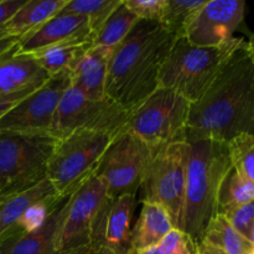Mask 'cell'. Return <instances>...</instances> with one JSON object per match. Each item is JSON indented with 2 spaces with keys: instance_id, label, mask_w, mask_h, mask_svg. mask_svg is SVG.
<instances>
[{
  "instance_id": "1",
  "label": "cell",
  "mask_w": 254,
  "mask_h": 254,
  "mask_svg": "<svg viewBox=\"0 0 254 254\" xmlns=\"http://www.w3.org/2000/svg\"><path fill=\"white\" fill-rule=\"evenodd\" d=\"M254 135V62L246 41L231 55L207 91L191 104L185 141L228 143Z\"/></svg>"
},
{
  "instance_id": "2",
  "label": "cell",
  "mask_w": 254,
  "mask_h": 254,
  "mask_svg": "<svg viewBox=\"0 0 254 254\" xmlns=\"http://www.w3.org/2000/svg\"><path fill=\"white\" fill-rule=\"evenodd\" d=\"M176 37L159 22L139 20L113 50L106 96L131 112L159 87V74Z\"/></svg>"
},
{
  "instance_id": "3",
  "label": "cell",
  "mask_w": 254,
  "mask_h": 254,
  "mask_svg": "<svg viewBox=\"0 0 254 254\" xmlns=\"http://www.w3.org/2000/svg\"><path fill=\"white\" fill-rule=\"evenodd\" d=\"M185 144L186 181L180 230L200 243L217 216L218 193L232 163L227 143L201 139Z\"/></svg>"
},
{
  "instance_id": "4",
  "label": "cell",
  "mask_w": 254,
  "mask_h": 254,
  "mask_svg": "<svg viewBox=\"0 0 254 254\" xmlns=\"http://www.w3.org/2000/svg\"><path fill=\"white\" fill-rule=\"evenodd\" d=\"M243 41L233 37L221 46L201 47L189 44L185 37H179L161 66L159 87L180 94L191 104L195 103Z\"/></svg>"
},
{
  "instance_id": "5",
  "label": "cell",
  "mask_w": 254,
  "mask_h": 254,
  "mask_svg": "<svg viewBox=\"0 0 254 254\" xmlns=\"http://www.w3.org/2000/svg\"><path fill=\"white\" fill-rule=\"evenodd\" d=\"M56 141L47 133L0 130V195L25 190L46 179Z\"/></svg>"
},
{
  "instance_id": "6",
  "label": "cell",
  "mask_w": 254,
  "mask_h": 254,
  "mask_svg": "<svg viewBox=\"0 0 254 254\" xmlns=\"http://www.w3.org/2000/svg\"><path fill=\"white\" fill-rule=\"evenodd\" d=\"M114 136L97 131H74L56 145L47 163L46 178L60 196L73 193L98 168Z\"/></svg>"
},
{
  "instance_id": "7",
  "label": "cell",
  "mask_w": 254,
  "mask_h": 254,
  "mask_svg": "<svg viewBox=\"0 0 254 254\" xmlns=\"http://www.w3.org/2000/svg\"><path fill=\"white\" fill-rule=\"evenodd\" d=\"M190 107L180 94L158 87L129 112L126 129L150 148L185 141Z\"/></svg>"
},
{
  "instance_id": "8",
  "label": "cell",
  "mask_w": 254,
  "mask_h": 254,
  "mask_svg": "<svg viewBox=\"0 0 254 254\" xmlns=\"http://www.w3.org/2000/svg\"><path fill=\"white\" fill-rule=\"evenodd\" d=\"M150 164L141 184V202L161 206L180 230L186 181V144L171 143L151 148Z\"/></svg>"
},
{
  "instance_id": "9",
  "label": "cell",
  "mask_w": 254,
  "mask_h": 254,
  "mask_svg": "<svg viewBox=\"0 0 254 254\" xmlns=\"http://www.w3.org/2000/svg\"><path fill=\"white\" fill-rule=\"evenodd\" d=\"M129 113L109 99H92L69 87L55 113L50 134L62 139L74 131H97L118 135L127 128Z\"/></svg>"
},
{
  "instance_id": "10",
  "label": "cell",
  "mask_w": 254,
  "mask_h": 254,
  "mask_svg": "<svg viewBox=\"0 0 254 254\" xmlns=\"http://www.w3.org/2000/svg\"><path fill=\"white\" fill-rule=\"evenodd\" d=\"M153 149L129 130L116 135L107 148L94 175L106 185L109 200L136 195L149 168Z\"/></svg>"
},
{
  "instance_id": "11",
  "label": "cell",
  "mask_w": 254,
  "mask_h": 254,
  "mask_svg": "<svg viewBox=\"0 0 254 254\" xmlns=\"http://www.w3.org/2000/svg\"><path fill=\"white\" fill-rule=\"evenodd\" d=\"M69 87L71 71L50 76L0 119V130L50 134L57 107Z\"/></svg>"
},
{
  "instance_id": "12",
  "label": "cell",
  "mask_w": 254,
  "mask_h": 254,
  "mask_svg": "<svg viewBox=\"0 0 254 254\" xmlns=\"http://www.w3.org/2000/svg\"><path fill=\"white\" fill-rule=\"evenodd\" d=\"M107 200L106 185L94 174L74 191L59 237L60 254L91 245L94 222Z\"/></svg>"
},
{
  "instance_id": "13",
  "label": "cell",
  "mask_w": 254,
  "mask_h": 254,
  "mask_svg": "<svg viewBox=\"0 0 254 254\" xmlns=\"http://www.w3.org/2000/svg\"><path fill=\"white\" fill-rule=\"evenodd\" d=\"M245 6L243 0H207L184 37L193 46L215 47L227 44L242 24Z\"/></svg>"
},
{
  "instance_id": "14",
  "label": "cell",
  "mask_w": 254,
  "mask_h": 254,
  "mask_svg": "<svg viewBox=\"0 0 254 254\" xmlns=\"http://www.w3.org/2000/svg\"><path fill=\"white\" fill-rule=\"evenodd\" d=\"M136 207V195L107 200L94 222L91 245L102 246L118 254L130 251L131 221Z\"/></svg>"
},
{
  "instance_id": "15",
  "label": "cell",
  "mask_w": 254,
  "mask_h": 254,
  "mask_svg": "<svg viewBox=\"0 0 254 254\" xmlns=\"http://www.w3.org/2000/svg\"><path fill=\"white\" fill-rule=\"evenodd\" d=\"M68 41H88L93 44V32L87 17L60 11L54 17L19 40V51L24 54L37 51Z\"/></svg>"
},
{
  "instance_id": "16",
  "label": "cell",
  "mask_w": 254,
  "mask_h": 254,
  "mask_svg": "<svg viewBox=\"0 0 254 254\" xmlns=\"http://www.w3.org/2000/svg\"><path fill=\"white\" fill-rule=\"evenodd\" d=\"M73 193L62 196L41 227L0 241V254H60L59 237Z\"/></svg>"
},
{
  "instance_id": "17",
  "label": "cell",
  "mask_w": 254,
  "mask_h": 254,
  "mask_svg": "<svg viewBox=\"0 0 254 254\" xmlns=\"http://www.w3.org/2000/svg\"><path fill=\"white\" fill-rule=\"evenodd\" d=\"M49 78L31 55L19 51L17 44L0 56V93L37 88Z\"/></svg>"
},
{
  "instance_id": "18",
  "label": "cell",
  "mask_w": 254,
  "mask_h": 254,
  "mask_svg": "<svg viewBox=\"0 0 254 254\" xmlns=\"http://www.w3.org/2000/svg\"><path fill=\"white\" fill-rule=\"evenodd\" d=\"M113 50L92 46L71 71V87L88 98H106V82Z\"/></svg>"
},
{
  "instance_id": "19",
  "label": "cell",
  "mask_w": 254,
  "mask_h": 254,
  "mask_svg": "<svg viewBox=\"0 0 254 254\" xmlns=\"http://www.w3.org/2000/svg\"><path fill=\"white\" fill-rule=\"evenodd\" d=\"M69 0H27L2 30L4 37L22 39L62 11Z\"/></svg>"
},
{
  "instance_id": "20",
  "label": "cell",
  "mask_w": 254,
  "mask_h": 254,
  "mask_svg": "<svg viewBox=\"0 0 254 254\" xmlns=\"http://www.w3.org/2000/svg\"><path fill=\"white\" fill-rule=\"evenodd\" d=\"M57 195L59 193L47 178L25 190L0 195V238L14 227L30 206Z\"/></svg>"
},
{
  "instance_id": "21",
  "label": "cell",
  "mask_w": 254,
  "mask_h": 254,
  "mask_svg": "<svg viewBox=\"0 0 254 254\" xmlns=\"http://www.w3.org/2000/svg\"><path fill=\"white\" fill-rule=\"evenodd\" d=\"M140 215L131 231L130 250H143L159 245L174 228L169 213L161 206L141 202Z\"/></svg>"
},
{
  "instance_id": "22",
  "label": "cell",
  "mask_w": 254,
  "mask_h": 254,
  "mask_svg": "<svg viewBox=\"0 0 254 254\" xmlns=\"http://www.w3.org/2000/svg\"><path fill=\"white\" fill-rule=\"evenodd\" d=\"M92 47L88 41H68L30 52L49 76L62 71H72L82 56Z\"/></svg>"
},
{
  "instance_id": "23",
  "label": "cell",
  "mask_w": 254,
  "mask_h": 254,
  "mask_svg": "<svg viewBox=\"0 0 254 254\" xmlns=\"http://www.w3.org/2000/svg\"><path fill=\"white\" fill-rule=\"evenodd\" d=\"M139 22L138 16L130 11L122 0L121 5L109 15L108 19L97 30L92 46L116 49Z\"/></svg>"
},
{
  "instance_id": "24",
  "label": "cell",
  "mask_w": 254,
  "mask_h": 254,
  "mask_svg": "<svg viewBox=\"0 0 254 254\" xmlns=\"http://www.w3.org/2000/svg\"><path fill=\"white\" fill-rule=\"evenodd\" d=\"M254 200V183L231 169L226 175L218 193L217 215L226 213Z\"/></svg>"
},
{
  "instance_id": "25",
  "label": "cell",
  "mask_w": 254,
  "mask_h": 254,
  "mask_svg": "<svg viewBox=\"0 0 254 254\" xmlns=\"http://www.w3.org/2000/svg\"><path fill=\"white\" fill-rule=\"evenodd\" d=\"M202 241L216 246L226 254H246L252 251L250 241L240 235L222 215L211 221Z\"/></svg>"
},
{
  "instance_id": "26",
  "label": "cell",
  "mask_w": 254,
  "mask_h": 254,
  "mask_svg": "<svg viewBox=\"0 0 254 254\" xmlns=\"http://www.w3.org/2000/svg\"><path fill=\"white\" fill-rule=\"evenodd\" d=\"M207 0H166V6L159 24L168 32L179 39L184 37L186 30Z\"/></svg>"
},
{
  "instance_id": "27",
  "label": "cell",
  "mask_w": 254,
  "mask_h": 254,
  "mask_svg": "<svg viewBox=\"0 0 254 254\" xmlns=\"http://www.w3.org/2000/svg\"><path fill=\"white\" fill-rule=\"evenodd\" d=\"M121 2L122 0H69L62 11L87 17L94 36L97 30L121 5Z\"/></svg>"
},
{
  "instance_id": "28",
  "label": "cell",
  "mask_w": 254,
  "mask_h": 254,
  "mask_svg": "<svg viewBox=\"0 0 254 254\" xmlns=\"http://www.w3.org/2000/svg\"><path fill=\"white\" fill-rule=\"evenodd\" d=\"M232 168L254 183V135L242 134L227 143Z\"/></svg>"
},
{
  "instance_id": "29",
  "label": "cell",
  "mask_w": 254,
  "mask_h": 254,
  "mask_svg": "<svg viewBox=\"0 0 254 254\" xmlns=\"http://www.w3.org/2000/svg\"><path fill=\"white\" fill-rule=\"evenodd\" d=\"M123 4L139 20L159 22L165 10L166 0H123Z\"/></svg>"
},
{
  "instance_id": "30",
  "label": "cell",
  "mask_w": 254,
  "mask_h": 254,
  "mask_svg": "<svg viewBox=\"0 0 254 254\" xmlns=\"http://www.w3.org/2000/svg\"><path fill=\"white\" fill-rule=\"evenodd\" d=\"M225 217L240 235L248 240V236L254 225V200L226 213Z\"/></svg>"
},
{
  "instance_id": "31",
  "label": "cell",
  "mask_w": 254,
  "mask_h": 254,
  "mask_svg": "<svg viewBox=\"0 0 254 254\" xmlns=\"http://www.w3.org/2000/svg\"><path fill=\"white\" fill-rule=\"evenodd\" d=\"M26 1L27 0H0V39H5L2 36L5 25Z\"/></svg>"
},
{
  "instance_id": "32",
  "label": "cell",
  "mask_w": 254,
  "mask_h": 254,
  "mask_svg": "<svg viewBox=\"0 0 254 254\" xmlns=\"http://www.w3.org/2000/svg\"><path fill=\"white\" fill-rule=\"evenodd\" d=\"M39 88V87H37ZM37 88H29L25 91L16 92V93H0V119L9 113L19 102H21L25 97L29 96L31 92H34Z\"/></svg>"
},
{
  "instance_id": "33",
  "label": "cell",
  "mask_w": 254,
  "mask_h": 254,
  "mask_svg": "<svg viewBox=\"0 0 254 254\" xmlns=\"http://www.w3.org/2000/svg\"><path fill=\"white\" fill-rule=\"evenodd\" d=\"M64 254H118L113 251L108 250L106 247H102V246H94L89 245L86 246V247L78 248V250L71 251V252H67Z\"/></svg>"
},
{
  "instance_id": "34",
  "label": "cell",
  "mask_w": 254,
  "mask_h": 254,
  "mask_svg": "<svg viewBox=\"0 0 254 254\" xmlns=\"http://www.w3.org/2000/svg\"><path fill=\"white\" fill-rule=\"evenodd\" d=\"M197 254H226L223 251H221L220 248H217L216 246L211 245V243L206 242V241H201L200 243H197Z\"/></svg>"
},
{
  "instance_id": "35",
  "label": "cell",
  "mask_w": 254,
  "mask_h": 254,
  "mask_svg": "<svg viewBox=\"0 0 254 254\" xmlns=\"http://www.w3.org/2000/svg\"><path fill=\"white\" fill-rule=\"evenodd\" d=\"M128 254H168L164 251L160 245L153 246L149 248H143V250H130Z\"/></svg>"
},
{
  "instance_id": "36",
  "label": "cell",
  "mask_w": 254,
  "mask_h": 254,
  "mask_svg": "<svg viewBox=\"0 0 254 254\" xmlns=\"http://www.w3.org/2000/svg\"><path fill=\"white\" fill-rule=\"evenodd\" d=\"M19 40L14 39V37H5V39H0V56L9 51L11 47H14L17 44Z\"/></svg>"
},
{
  "instance_id": "37",
  "label": "cell",
  "mask_w": 254,
  "mask_h": 254,
  "mask_svg": "<svg viewBox=\"0 0 254 254\" xmlns=\"http://www.w3.org/2000/svg\"><path fill=\"white\" fill-rule=\"evenodd\" d=\"M246 45H247V50L254 62V34L250 35V39H248V41H246Z\"/></svg>"
},
{
  "instance_id": "38",
  "label": "cell",
  "mask_w": 254,
  "mask_h": 254,
  "mask_svg": "<svg viewBox=\"0 0 254 254\" xmlns=\"http://www.w3.org/2000/svg\"><path fill=\"white\" fill-rule=\"evenodd\" d=\"M248 241H250L251 246H252V250L254 251V225H253L252 230H251L250 236H248Z\"/></svg>"
},
{
  "instance_id": "39",
  "label": "cell",
  "mask_w": 254,
  "mask_h": 254,
  "mask_svg": "<svg viewBox=\"0 0 254 254\" xmlns=\"http://www.w3.org/2000/svg\"><path fill=\"white\" fill-rule=\"evenodd\" d=\"M246 254H254V251H253V250H252V251H250V252L246 253Z\"/></svg>"
}]
</instances>
